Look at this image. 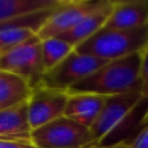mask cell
I'll return each instance as SVG.
<instances>
[{"label":"cell","instance_id":"6da1fadb","mask_svg":"<svg viewBox=\"0 0 148 148\" xmlns=\"http://www.w3.org/2000/svg\"><path fill=\"white\" fill-rule=\"evenodd\" d=\"M141 52L110 60L94 73L71 87L68 94H95L113 96L141 88Z\"/></svg>","mask_w":148,"mask_h":148},{"label":"cell","instance_id":"7a4b0ae2","mask_svg":"<svg viewBox=\"0 0 148 148\" xmlns=\"http://www.w3.org/2000/svg\"><path fill=\"white\" fill-rule=\"evenodd\" d=\"M148 44V24L132 30L102 28L74 50L110 61L140 53Z\"/></svg>","mask_w":148,"mask_h":148},{"label":"cell","instance_id":"3957f363","mask_svg":"<svg viewBox=\"0 0 148 148\" xmlns=\"http://www.w3.org/2000/svg\"><path fill=\"white\" fill-rule=\"evenodd\" d=\"M30 139L37 148H88L91 143L90 130L65 116L31 131Z\"/></svg>","mask_w":148,"mask_h":148},{"label":"cell","instance_id":"277c9868","mask_svg":"<svg viewBox=\"0 0 148 148\" xmlns=\"http://www.w3.org/2000/svg\"><path fill=\"white\" fill-rule=\"evenodd\" d=\"M0 69L21 76L32 88L37 87L45 73L38 36L10 50L0 52Z\"/></svg>","mask_w":148,"mask_h":148},{"label":"cell","instance_id":"5b68a950","mask_svg":"<svg viewBox=\"0 0 148 148\" xmlns=\"http://www.w3.org/2000/svg\"><path fill=\"white\" fill-rule=\"evenodd\" d=\"M105 62L108 61L98 59L94 56L79 53L74 50L56 67L45 72L39 84L67 91L71 87L94 73Z\"/></svg>","mask_w":148,"mask_h":148},{"label":"cell","instance_id":"8992f818","mask_svg":"<svg viewBox=\"0 0 148 148\" xmlns=\"http://www.w3.org/2000/svg\"><path fill=\"white\" fill-rule=\"evenodd\" d=\"M142 97L143 95L141 88L119 95L108 96L98 118L89 128L91 134V143L88 148H96L98 143L126 118V116L136 106Z\"/></svg>","mask_w":148,"mask_h":148},{"label":"cell","instance_id":"52a82bcc","mask_svg":"<svg viewBox=\"0 0 148 148\" xmlns=\"http://www.w3.org/2000/svg\"><path fill=\"white\" fill-rule=\"evenodd\" d=\"M67 101V91L47 88L40 84L32 88L27 101L28 121L31 131L62 117Z\"/></svg>","mask_w":148,"mask_h":148},{"label":"cell","instance_id":"ba28073f","mask_svg":"<svg viewBox=\"0 0 148 148\" xmlns=\"http://www.w3.org/2000/svg\"><path fill=\"white\" fill-rule=\"evenodd\" d=\"M106 0H74L62 1L37 32L39 39L58 37L76 25L88 14L105 3Z\"/></svg>","mask_w":148,"mask_h":148},{"label":"cell","instance_id":"9c48e42d","mask_svg":"<svg viewBox=\"0 0 148 148\" xmlns=\"http://www.w3.org/2000/svg\"><path fill=\"white\" fill-rule=\"evenodd\" d=\"M146 24H148V0H126L112 1L111 14L104 28L132 30Z\"/></svg>","mask_w":148,"mask_h":148},{"label":"cell","instance_id":"30bf717a","mask_svg":"<svg viewBox=\"0 0 148 148\" xmlns=\"http://www.w3.org/2000/svg\"><path fill=\"white\" fill-rule=\"evenodd\" d=\"M106 98L108 96L87 92L68 94L64 116L87 128H90L98 118Z\"/></svg>","mask_w":148,"mask_h":148},{"label":"cell","instance_id":"8fae6325","mask_svg":"<svg viewBox=\"0 0 148 148\" xmlns=\"http://www.w3.org/2000/svg\"><path fill=\"white\" fill-rule=\"evenodd\" d=\"M112 9V1L106 0L103 6L88 14L76 25H74L67 32L58 36V38L67 42L74 49L99 31L106 23Z\"/></svg>","mask_w":148,"mask_h":148},{"label":"cell","instance_id":"7c38bea8","mask_svg":"<svg viewBox=\"0 0 148 148\" xmlns=\"http://www.w3.org/2000/svg\"><path fill=\"white\" fill-rule=\"evenodd\" d=\"M27 102L0 111V139L31 140Z\"/></svg>","mask_w":148,"mask_h":148},{"label":"cell","instance_id":"4fadbf2b","mask_svg":"<svg viewBox=\"0 0 148 148\" xmlns=\"http://www.w3.org/2000/svg\"><path fill=\"white\" fill-rule=\"evenodd\" d=\"M32 87L18 75L0 69V111L27 102Z\"/></svg>","mask_w":148,"mask_h":148},{"label":"cell","instance_id":"5bb4252c","mask_svg":"<svg viewBox=\"0 0 148 148\" xmlns=\"http://www.w3.org/2000/svg\"><path fill=\"white\" fill-rule=\"evenodd\" d=\"M64 0H0V24L34 13L56 8Z\"/></svg>","mask_w":148,"mask_h":148},{"label":"cell","instance_id":"9a60e30c","mask_svg":"<svg viewBox=\"0 0 148 148\" xmlns=\"http://www.w3.org/2000/svg\"><path fill=\"white\" fill-rule=\"evenodd\" d=\"M40 50L44 69L47 72L69 56L74 51V47L58 37H51L40 39Z\"/></svg>","mask_w":148,"mask_h":148},{"label":"cell","instance_id":"2e32d148","mask_svg":"<svg viewBox=\"0 0 148 148\" xmlns=\"http://www.w3.org/2000/svg\"><path fill=\"white\" fill-rule=\"evenodd\" d=\"M37 32L30 28H6L0 30V52L18 46L32 37Z\"/></svg>","mask_w":148,"mask_h":148},{"label":"cell","instance_id":"e0dca14e","mask_svg":"<svg viewBox=\"0 0 148 148\" xmlns=\"http://www.w3.org/2000/svg\"><path fill=\"white\" fill-rule=\"evenodd\" d=\"M141 90L145 97H148V44L141 51V67H140Z\"/></svg>","mask_w":148,"mask_h":148},{"label":"cell","instance_id":"ac0fdd59","mask_svg":"<svg viewBox=\"0 0 148 148\" xmlns=\"http://www.w3.org/2000/svg\"><path fill=\"white\" fill-rule=\"evenodd\" d=\"M0 148H37L31 140L0 139Z\"/></svg>","mask_w":148,"mask_h":148},{"label":"cell","instance_id":"d6986e66","mask_svg":"<svg viewBox=\"0 0 148 148\" xmlns=\"http://www.w3.org/2000/svg\"><path fill=\"white\" fill-rule=\"evenodd\" d=\"M126 148H148V123Z\"/></svg>","mask_w":148,"mask_h":148},{"label":"cell","instance_id":"ffe728a7","mask_svg":"<svg viewBox=\"0 0 148 148\" xmlns=\"http://www.w3.org/2000/svg\"><path fill=\"white\" fill-rule=\"evenodd\" d=\"M111 148H126V147H111Z\"/></svg>","mask_w":148,"mask_h":148}]
</instances>
